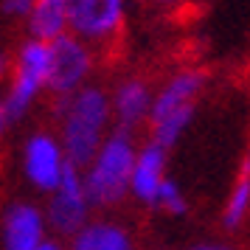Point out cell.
Masks as SVG:
<instances>
[{
	"label": "cell",
	"mask_w": 250,
	"mask_h": 250,
	"mask_svg": "<svg viewBox=\"0 0 250 250\" xmlns=\"http://www.w3.org/2000/svg\"><path fill=\"white\" fill-rule=\"evenodd\" d=\"M135 160L138 158L132 155L126 129H118L102 146L90 174H87V180H84L87 200L90 203H102V205H110L115 200H121V194L126 191V183L132 186Z\"/></svg>",
	"instance_id": "6da1fadb"
},
{
	"label": "cell",
	"mask_w": 250,
	"mask_h": 250,
	"mask_svg": "<svg viewBox=\"0 0 250 250\" xmlns=\"http://www.w3.org/2000/svg\"><path fill=\"white\" fill-rule=\"evenodd\" d=\"M104 121H107V102L99 90H82L70 102L65 129H62L65 155L70 166H84L87 160H93Z\"/></svg>",
	"instance_id": "7a4b0ae2"
},
{
	"label": "cell",
	"mask_w": 250,
	"mask_h": 250,
	"mask_svg": "<svg viewBox=\"0 0 250 250\" xmlns=\"http://www.w3.org/2000/svg\"><path fill=\"white\" fill-rule=\"evenodd\" d=\"M48 76H51V45L40 42V40L25 42L23 54H20V65H17L14 87L9 93V99L3 102V110H0L3 126L14 124L25 113V107L34 99V93L42 84H48Z\"/></svg>",
	"instance_id": "3957f363"
},
{
	"label": "cell",
	"mask_w": 250,
	"mask_h": 250,
	"mask_svg": "<svg viewBox=\"0 0 250 250\" xmlns=\"http://www.w3.org/2000/svg\"><path fill=\"white\" fill-rule=\"evenodd\" d=\"M84 211H87V188L79 180L76 166H65L62 183H59L57 194L51 200V222L62 233H73L76 228L84 222Z\"/></svg>",
	"instance_id": "277c9868"
},
{
	"label": "cell",
	"mask_w": 250,
	"mask_h": 250,
	"mask_svg": "<svg viewBox=\"0 0 250 250\" xmlns=\"http://www.w3.org/2000/svg\"><path fill=\"white\" fill-rule=\"evenodd\" d=\"M87 68H90V57L76 40L59 37V40L51 42V76H48V84L57 93L73 90L84 79Z\"/></svg>",
	"instance_id": "5b68a950"
},
{
	"label": "cell",
	"mask_w": 250,
	"mask_h": 250,
	"mask_svg": "<svg viewBox=\"0 0 250 250\" xmlns=\"http://www.w3.org/2000/svg\"><path fill=\"white\" fill-rule=\"evenodd\" d=\"M68 160H62V149L54 144V138L34 135L25 144V174L40 188H59Z\"/></svg>",
	"instance_id": "8992f818"
},
{
	"label": "cell",
	"mask_w": 250,
	"mask_h": 250,
	"mask_svg": "<svg viewBox=\"0 0 250 250\" xmlns=\"http://www.w3.org/2000/svg\"><path fill=\"white\" fill-rule=\"evenodd\" d=\"M68 23L84 37L110 34L121 23L118 0H73L68 3Z\"/></svg>",
	"instance_id": "52a82bcc"
},
{
	"label": "cell",
	"mask_w": 250,
	"mask_h": 250,
	"mask_svg": "<svg viewBox=\"0 0 250 250\" xmlns=\"http://www.w3.org/2000/svg\"><path fill=\"white\" fill-rule=\"evenodd\" d=\"M3 245L6 250H37L42 245V216L34 205L17 203L6 211Z\"/></svg>",
	"instance_id": "ba28073f"
},
{
	"label": "cell",
	"mask_w": 250,
	"mask_h": 250,
	"mask_svg": "<svg viewBox=\"0 0 250 250\" xmlns=\"http://www.w3.org/2000/svg\"><path fill=\"white\" fill-rule=\"evenodd\" d=\"M203 87V73H180L166 84V90L158 96V102L152 107V118L155 124L166 121L169 115L180 113L186 107H194V96Z\"/></svg>",
	"instance_id": "9c48e42d"
},
{
	"label": "cell",
	"mask_w": 250,
	"mask_h": 250,
	"mask_svg": "<svg viewBox=\"0 0 250 250\" xmlns=\"http://www.w3.org/2000/svg\"><path fill=\"white\" fill-rule=\"evenodd\" d=\"M163 146L149 144L135 160V171H132V191L144 200V203H158L160 186H163Z\"/></svg>",
	"instance_id": "30bf717a"
},
{
	"label": "cell",
	"mask_w": 250,
	"mask_h": 250,
	"mask_svg": "<svg viewBox=\"0 0 250 250\" xmlns=\"http://www.w3.org/2000/svg\"><path fill=\"white\" fill-rule=\"evenodd\" d=\"M68 25V3H62V0H42V3H37L34 12H31V34L34 40L40 42H45V40H59L62 34V28Z\"/></svg>",
	"instance_id": "8fae6325"
},
{
	"label": "cell",
	"mask_w": 250,
	"mask_h": 250,
	"mask_svg": "<svg viewBox=\"0 0 250 250\" xmlns=\"http://www.w3.org/2000/svg\"><path fill=\"white\" fill-rule=\"evenodd\" d=\"M73 250H132L126 230H121L118 225H90L79 230V236L73 242Z\"/></svg>",
	"instance_id": "7c38bea8"
},
{
	"label": "cell",
	"mask_w": 250,
	"mask_h": 250,
	"mask_svg": "<svg viewBox=\"0 0 250 250\" xmlns=\"http://www.w3.org/2000/svg\"><path fill=\"white\" fill-rule=\"evenodd\" d=\"M149 104V96H146V87L141 84V82H126L118 87L115 93V110L121 115V124L124 126H132L144 115Z\"/></svg>",
	"instance_id": "4fadbf2b"
},
{
	"label": "cell",
	"mask_w": 250,
	"mask_h": 250,
	"mask_svg": "<svg viewBox=\"0 0 250 250\" xmlns=\"http://www.w3.org/2000/svg\"><path fill=\"white\" fill-rule=\"evenodd\" d=\"M248 205H250V155L245 158V163H242V174H239L236 188H233V194H230L228 214H225V225L228 228L239 225V219L245 216Z\"/></svg>",
	"instance_id": "5bb4252c"
},
{
	"label": "cell",
	"mask_w": 250,
	"mask_h": 250,
	"mask_svg": "<svg viewBox=\"0 0 250 250\" xmlns=\"http://www.w3.org/2000/svg\"><path fill=\"white\" fill-rule=\"evenodd\" d=\"M158 203L166 208V211H171V214H183L186 211V203H183V197L180 191H177V186L171 180H166L163 186H160V197H158Z\"/></svg>",
	"instance_id": "9a60e30c"
},
{
	"label": "cell",
	"mask_w": 250,
	"mask_h": 250,
	"mask_svg": "<svg viewBox=\"0 0 250 250\" xmlns=\"http://www.w3.org/2000/svg\"><path fill=\"white\" fill-rule=\"evenodd\" d=\"M3 9L6 12H25V9H31V3H3Z\"/></svg>",
	"instance_id": "2e32d148"
},
{
	"label": "cell",
	"mask_w": 250,
	"mask_h": 250,
	"mask_svg": "<svg viewBox=\"0 0 250 250\" xmlns=\"http://www.w3.org/2000/svg\"><path fill=\"white\" fill-rule=\"evenodd\" d=\"M37 250H59V248H57V245H51V242H42Z\"/></svg>",
	"instance_id": "e0dca14e"
},
{
	"label": "cell",
	"mask_w": 250,
	"mask_h": 250,
	"mask_svg": "<svg viewBox=\"0 0 250 250\" xmlns=\"http://www.w3.org/2000/svg\"><path fill=\"white\" fill-rule=\"evenodd\" d=\"M194 250H228V248H216V245H203V248H194Z\"/></svg>",
	"instance_id": "ac0fdd59"
}]
</instances>
